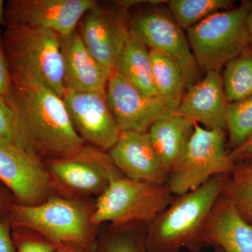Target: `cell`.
I'll return each mask as SVG.
<instances>
[{
  "label": "cell",
  "instance_id": "1",
  "mask_svg": "<svg viewBox=\"0 0 252 252\" xmlns=\"http://www.w3.org/2000/svg\"><path fill=\"white\" fill-rule=\"evenodd\" d=\"M7 98L23 148L44 162L69 157L85 144L63 97L43 86L12 84Z\"/></svg>",
  "mask_w": 252,
  "mask_h": 252
},
{
  "label": "cell",
  "instance_id": "2",
  "mask_svg": "<svg viewBox=\"0 0 252 252\" xmlns=\"http://www.w3.org/2000/svg\"><path fill=\"white\" fill-rule=\"evenodd\" d=\"M228 177L215 176L198 189L172 200L147 225V252H179L183 248L193 252L201 250L207 219L223 193Z\"/></svg>",
  "mask_w": 252,
  "mask_h": 252
},
{
  "label": "cell",
  "instance_id": "3",
  "mask_svg": "<svg viewBox=\"0 0 252 252\" xmlns=\"http://www.w3.org/2000/svg\"><path fill=\"white\" fill-rule=\"evenodd\" d=\"M1 36L12 84L43 86L63 97L66 89L61 36L21 25H6Z\"/></svg>",
  "mask_w": 252,
  "mask_h": 252
},
{
  "label": "cell",
  "instance_id": "4",
  "mask_svg": "<svg viewBox=\"0 0 252 252\" xmlns=\"http://www.w3.org/2000/svg\"><path fill=\"white\" fill-rule=\"evenodd\" d=\"M94 203L87 200L51 195L35 205L11 203L6 220L11 228L34 232L56 246L72 243L95 252L98 243L97 226L92 222Z\"/></svg>",
  "mask_w": 252,
  "mask_h": 252
},
{
  "label": "cell",
  "instance_id": "5",
  "mask_svg": "<svg viewBox=\"0 0 252 252\" xmlns=\"http://www.w3.org/2000/svg\"><path fill=\"white\" fill-rule=\"evenodd\" d=\"M252 3L220 11L187 30L188 40L200 69L220 71L251 44L247 19Z\"/></svg>",
  "mask_w": 252,
  "mask_h": 252
},
{
  "label": "cell",
  "instance_id": "6",
  "mask_svg": "<svg viewBox=\"0 0 252 252\" xmlns=\"http://www.w3.org/2000/svg\"><path fill=\"white\" fill-rule=\"evenodd\" d=\"M172 200L165 185H149L117 176L96 199L91 220L96 226L105 222L114 227L148 225Z\"/></svg>",
  "mask_w": 252,
  "mask_h": 252
},
{
  "label": "cell",
  "instance_id": "7",
  "mask_svg": "<svg viewBox=\"0 0 252 252\" xmlns=\"http://www.w3.org/2000/svg\"><path fill=\"white\" fill-rule=\"evenodd\" d=\"M225 130H209L194 124L193 135L177 166L168 176L166 187L180 195L198 189L215 176L230 175L236 163L227 151Z\"/></svg>",
  "mask_w": 252,
  "mask_h": 252
},
{
  "label": "cell",
  "instance_id": "8",
  "mask_svg": "<svg viewBox=\"0 0 252 252\" xmlns=\"http://www.w3.org/2000/svg\"><path fill=\"white\" fill-rule=\"evenodd\" d=\"M44 163L54 193L66 198H97L114 177L123 175L108 152L86 144L69 157Z\"/></svg>",
  "mask_w": 252,
  "mask_h": 252
},
{
  "label": "cell",
  "instance_id": "9",
  "mask_svg": "<svg viewBox=\"0 0 252 252\" xmlns=\"http://www.w3.org/2000/svg\"><path fill=\"white\" fill-rule=\"evenodd\" d=\"M131 33L150 49L173 59L182 68L187 90L200 80V68L186 38L171 14L162 10L147 11L129 23Z\"/></svg>",
  "mask_w": 252,
  "mask_h": 252
},
{
  "label": "cell",
  "instance_id": "10",
  "mask_svg": "<svg viewBox=\"0 0 252 252\" xmlns=\"http://www.w3.org/2000/svg\"><path fill=\"white\" fill-rule=\"evenodd\" d=\"M94 0H9L5 3L6 25L41 28L69 35L89 10L97 4Z\"/></svg>",
  "mask_w": 252,
  "mask_h": 252
},
{
  "label": "cell",
  "instance_id": "11",
  "mask_svg": "<svg viewBox=\"0 0 252 252\" xmlns=\"http://www.w3.org/2000/svg\"><path fill=\"white\" fill-rule=\"evenodd\" d=\"M63 99L73 127L84 143L109 152L122 130L105 93L66 91Z\"/></svg>",
  "mask_w": 252,
  "mask_h": 252
},
{
  "label": "cell",
  "instance_id": "12",
  "mask_svg": "<svg viewBox=\"0 0 252 252\" xmlns=\"http://www.w3.org/2000/svg\"><path fill=\"white\" fill-rule=\"evenodd\" d=\"M0 182L20 205H38L55 194L45 163L21 147L0 144Z\"/></svg>",
  "mask_w": 252,
  "mask_h": 252
},
{
  "label": "cell",
  "instance_id": "13",
  "mask_svg": "<svg viewBox=\"0 0 252 252\" xmlns=\"http://www.w3.org/2000/svg\"><path fill=\"white\" fill-rule=\"evenodd\" d=\"M106 99L121 130L144 132L157 119L177 108L160 97L142 94L117 70L109 78Z\"/></svg>",
  "mask_w": 252,
  "mask_h": 252
},
{
  "label": "cell",
  "instance_id": "14",
  "mask_svg": "<svg viewBox=\"0 0 252 252\" xmlns=\"http://www.w3.org/2000/svg\"><path fill=\"white\" fill-rule=\"evenodd\" d=\"M78 26V32L91 54L107 70L114 72L130 34L129 23L123 11L97 3L84 14Z\"/></svg>",
  "mask_w": 252,
  "mask_h": 252
},
{
  "label": "cell",
  "instance_id": "15",
  "mask_svg": "<svg viewBox=\"0 0 252 252\" xmlns=\"http://www.w3.org/2000/svg\"><path fill=\"white\" fill-rule=\"evenodd\" d=\"M108 153L124 177L149 185H166L168 175L158 159L147 132L122 131Z\"/></svg>",
  "mask_w": 252,
  "mask_h": 252
},
{
  "label": "cell",
  "instance_id": "16",
  "mask_svg": "<svg viewBox=\"0 0 252 252\" xmlns=\"http://www.w3.org/2000/svg\"><path fill=\"white\" fill-rule=\"evenodd\" d=\"M228 104L220 71H208L187 89L176 114L209 130H225Z\"/></svg>",
  "mask_w": 252,
  "mask_h": 252
},
{
  "label": "cell",
  "instance_id": "17",
  "mask_svg": "<svg viewBox=\"0 0 252 252\" xmlns=\"http://www.w3.org/2000/svg\"><path fill=\"white\" fill-rule=\"evenodd\" d=\"M61 49L66 91L105 93L112 73L94 59L77 30L61 36Z\"/></svg>",
  "mask_w": 252,
  "mask_h": 252
},
{
  "label": "cell",
  "instance_id": "18",
  "mask_svg": "<svg viewBox=\"0 0 252 252\" xmlns=\"http://www.w3.org/2000/svg\"><path fill=\"white\" fill-rule=\"evenodd\" d=\"M203 244L223 252H252V224L222 194L207 219Z\"/></svg>",
  "mask_w": 252,
  "mask_h": 252
},
{
  "label": "cell",
  "instance_id": "19",
  "mask_svg": "<svg viewBox=\"0 0 252 252\" xmlns=\"http://www.w3.org/2000/svg\"><path fill=\"white\" fill-rule=\"evenodd\" d=\"M194 130V123L176 113L159 117L147 133L158 159L167 175L177 166Z\"/></svg>",
  "mask_w": 252,
  "mask_h": 252
},
{
  "label": "cell",
  "instance_id": "20",
  "mask_svg": "<svg viewBox=\"0 0 252 252\" xmlns=\"http://www.w3.org/2000/svg\"><path fill=\"white\" fill-rule=\"evenodd\" d=\"M115 70L142 94L159 97L152 79V61L147 46L130 32Z\"/></svg>",
  "mask_w": 252,
  "mask_h": 252
},
{
  "label": "cell",
  "instance_id": "21",
  "mask_svg": "<svg viewBox=\"0 0 252 252\" xmlns=\"http://www.w3.org/2000/svg\"><path fill=\"white\" fill-rule=\"evenodd\" d=\"M152 61V79L158 96L165 102L178 108L187 91L182 68L168 56L150 49Z\"/></svg>",
  "mask_w": 252,
  "mask_h": 252
},
{
  "label": "cell",
  "instance_id": "22",
  "mask_svg": "<svg viewBox=\"0 0 252 252\" xmlns=\"http://www.w3.org/2000/svg\"><path fill=\"white\" fill-rule=\"evenodd\" d=\"M223 90L229 103L252 96V51H245L225 66Z\"/></svg>",
  "mask_w": 252,
  "mask_h": 252
},
{
  "label": "cell",
  "instance_id": "23",
  "mask_svg": "<svg viewBox=\"0 0 252 252\" xmlns=\"http://www.w3.org/2000/svg\"><path fill=\"white\" fill-rule=\"evenodd\" d=\"M147 224L112 226L99 235L94 252H147L146 245Z\"/></svg>",
  "mask_w": 252,
  "mask_h": 252
},
{
  "label": "cell",
  "instance_id": "24",
  "mask_svg": "<svg viewBox=\"0 0 252 252\" xmlns=\"http://www.w3.org/2000/svg\"><path fill=\"white\" fill-rule=\"evenodd\" d=\"M232 2L229 0H172L168 6L177 24L182 30H188L215 13L230 9Z\"/></svg>",
  "mask_w": 252,
  "mask_h": 252
},
{
  "label": "cell",
  "instance_id": "25",
  "mask_svg": "<svg viewBox=\"0 0 252 252\" xmlns=\"http://www.w3.org/2000/svg\"><path fill=\"white\" fill-rule=\"evenodd\" d=\"M222 195L252 224V174L246 165H236L225 182Z\"/></svg>",
  "mask_w": 252,
  "mask_h": 252
},
{
  "label": "cell",
  "instance_id": "26",
  "mask_svg": "<svg viewBox=\"0 0 252 252\" xmlns=\"http://www.w3.org/2000/svg\"><path fill=\"white\" fill-rule=\"evenodd\" d=\"M228 132L227 148L233 150L252 136V96L228 104L226 112Z\"/></svg>",
  "mask_w": 252,
  "mask_h": 252
},
{
  "label": "cell",
  "instance_id": "27",
  "mask_svg": "<svg viewBox=\"0 0 252 252\" xmlns=\"http://www.w3.org/2000/svg\"><path fill=\"white\" fill-rule=\"evenodd\" d=\"M0 144L24 149L18 133L14 110L7 98L2 96H0Z\"/></svg>",
  "mask_w": 252,
  "mask_h": 252
},
{
  "label": "cell",
  "instance_id": "28",
  "mask_svg": "<svg viewBox=\"0 0 252 252\" xmlns=\"http://www.w3.org/2000/svg\"><path fill=\"white\" fill-rule=\"evenodd\" d=\"M11 229L16 252H56V245L34 232L24 228Z\"/></svg>",
  "mask_w": 252,
  "mask_h": 252
},
{
  "label": "cell",
  "instance_id": "29",
  "mask_svg": "<svg viewBox=\"0 0 252 252\" xmlns=\"http://www.w3.org/2000/svg\"><path fill=\"white\" fill-rule=\"evenodd\" d=\"M1 35L0 32V96L7 97L12 86V79L5 56Z\"/></svg>",
  "mask_w": 252,
  "mask_h": 252
},
{
  "label": "cell",
  "instance_id": "30",
  "mask_svg": "<svg viewBox=\"0 0 252 252\" xmlns=\"http://www.w3.org/2000/svg\"><path fill=\"white\" fill-rule=\"evenodd\" d=\"M11 225L6 218L0 220V252H16Z\"/></svg>",
  "mask_w": 252,
  "mask_h": 252
},
{
  "label": "cell",
  "instance_id": "31",
  "mask_svg": "<svg viewBox=\"0 0 252 252\" xmlns=\"http://www.w3.org/2000/svg\"><path fill=\"white\" fill-rule=\"evenodd\" d=\"M229 154L235 163L243 160H252V136L241 145L230 151Z\"/></svg>",
  "mask_w": 252,
  "mask_h": 252
},
{
  "label": "cell",
  "instance_id": "32",
  "mask_svg": "<svg viewBox=\"0 0 252 252\" xmlns=\"http://www.w3.org/2000/svg\"><path fill=\"white\" fill-rule=\"evenodd\" d=\"M1 185H3L0 182V220L6 218L9 205L15 202L11 192L8 189L4 190Z\"/></svg>",
  "mask_w": 252,
  "mask_h": 252
},
{
  "label": "cell",
  "instance_id": "33",
  "mask_svg": "<svg viewBox=\"0 0 252 252\" xmlns=\"http://www.w3.org/2000/svg\"><path fill=\"white\" fill-rule=\"evenodd\" d=\"M56 252H93L89 249L76 244H61L56 246Z\"/></svg>",
  "mask_w": 252,
  "mask_h": 252
},
{
  "label": "cell",
  "instance_id": "34",
  "mask_svg": "<svg viewBox=\"0 0 252 252\" xmlns=\"http://www.w3.org/2000/svg\"><path fill=\"white\" fill-rule=\"evenodd\" d=\"M247 26H248L250 40H251V44H252V9L250 10V13H249L248 19H247Z\"/></svg>",
  "mask_w": 252,
  "mask_h": 252
},
{
  "label": "cell",
  "instance_id": "35",
  "mask_svg": "<svg viewBox=\"0 0 252 252\" xmlns=\"http://www.w3.org/2000/svg\"><path fill=\"white\" fill-rule=\"evenodd\" d=\"M5 3L2 0H0V32H1V27L4 26V14Z\"/></svg>",
  "mask_w": 252,
  "mask_h": 252
},
{
  "label": "cell",
  "instance_id": "36",
  "mask_svg": "<svg viewBox=\"0 0 252 252\" xmlns=\"http://www.w3.org/2000/svg\"><path fill=\"white\" fill-rule=\"evenodd\" d=\"M247 165V167H248L249 170H250V172L252 174V160L250 163L245 164Z\"/></svg>",
  "mask_w": 252,
  "mask_h": 252
},
{
  "label": "cell",
  "instance_id": "37",
  "mask_svg": "<svg viewBox=\"0 0 252 252\" xmlns=\"http://www.w3.org/2000/svg\"><path fill=\"white\" fill-rule=\"evenodd\" d=\"M215 252H223L221 251V250H220V249L219 248H215Z\"/></svg>",
  "mask_w": 252,
  "mask_h": 252
}]
</instances>
